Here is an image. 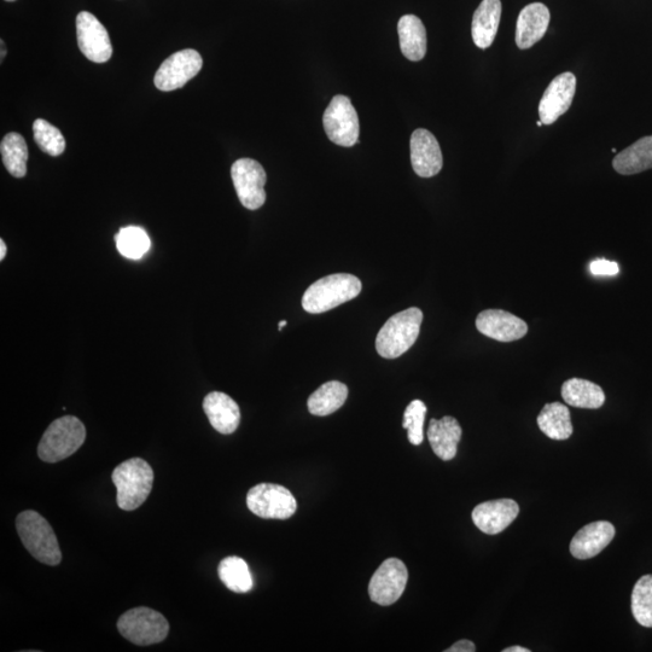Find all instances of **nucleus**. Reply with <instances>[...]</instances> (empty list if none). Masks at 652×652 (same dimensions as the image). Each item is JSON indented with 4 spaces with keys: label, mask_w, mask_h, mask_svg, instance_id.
<instances>
[{
    "label": "nucleus",
    "mask_w": 652,
    "mask_h": 652,
    "mask_svg": "<svg viewBox=\"0 0 652 652\" xmlns=\"http://www.w3.org/2000/svg\"><path fill=\"white\" fill-rule=\"evenodd\" d=\"M614 170L622 176L642 173L652 168V136L640 138L622 150L613 161Z\"/></svg>",
    "instance_id": "23"
},
{
    "label": "nucleus",
    "mask_w": 652,
    "mask_h": 652,
    "mask_svg": "<svg viewBox=\"0 0 652 652\" xmlns=\"http://www.w3.org/2000/svg\"><path fill=\"white\" fill-rule=\"evenodd\" d=\"M77 38L81 52L95 63H104L113 55L106 27L98 21L95 15L83 11L77 17Z\"/></svg>",
    "instance_id": "12"
},
{
    "label": "nucleus",
    "mask_w": 652,
    "mask_h": 652,
    "mask_svg": "<svg viewBox=\"0 0 652 652\" xmlns=\"http://www.w3.org/2000/svg\"><path fill=\"white\" fill-rule=\"evenodd\" d=\"M218 574L223 584L232 592L247 593L253 589V576L246 561L230 556L220 562Z\"/></svg>",
    "instance_id": "27"
},
{
    "label": "nucleus",
    "mask_w": 652,
    "mask_h": 652,
    "mask_svg": "<svg viewBox=\"0 0 652 652\" xmlns=\"http://www.w3.org/2000/svg\"><path fill=\"white\" fill-rule=\"evenodd\" d=\"M202 66V57L196 50L178 51L161 64L155 74V86L165 92L178 90L195 78Z\"/></svg>",
    "instance_id": "11"
},
{
    "label": "nucleus",
    "mask_w": 652,
    "mask_h": 652,
    "mask_svg": "<svg viewBox=\"0 0 652 652\" xmlns=\"http://www.w3.org/2000/svg\"><path fill=\"white\" fill-rule=\"evenodd\" d=\"M3 163L11 176L23 178L27 174L28 148L25 138L19 133H9L0 144Z\"/></svg>",
    "instance_id": "28"
},
{
    "label": "nucleus",
    "mask_w": 652,
    "mask_h": 652,
    "mask_svg": "<svg viewBox=\"0 0 652 652\" xmlns=\"http://www.w3.org/2000/svg\"><path fill=\"white\" fill-rule=\"evenodd\" d=\"M551 14L543 3L528 4L518 15L516 44L521 50L531 49L544 38L549 29Z\"/></svg>",
    "instance_id": "17"
},
{
    "label": "nucleus",
    "mask_w": 652,
    "mask_h": 652,
    "mask_svg": "<svg viewBox=\"0 0 652 652\" xmlns=\"http://www.w3.org/2000/svg\"><path fill=\"white\" fill-rule=\"evenodd\" d=\"M502 9L500 0H482L476 9L471 34L477 48L486 50L493 44L502 19Z\"/></svg>",
    "instance_id": "21"
},
{
    "label": "nucleus",
    "mask_w": 652,
    "mask_h": 652,
    "mask_svg": "<svg viewBox=\"0 0 652 652\" xmlns=\"http://www.w3.org/2000/svg\"><path fill=\"white\" fill-rule=\"evenodd\" d=\"M632 613L640 626L652 628V575H644L632 592Z\"/></svg>",
    "instance_id": "30"
},
{
    "label": "nucleus",
    "mask_w": 652,
    "mask_h": 652,
    "mask_svg": "<svg viewBox=\"0 0 652 652\" xmlns=\"http://www.w3.org/2000/svg\"><path fill=\"white\" fill-rule=\"evenodd\" d=\"M590 271L593 276L613 277L619 275L620 267L615 261L597 259L590 264Z\"/></svg>",
    "instance_id": "33"
},
{
    "label": "nucleus",
    "mask_w": 652,
    "mask_h": 652,
    "mask_svg": "<svg viewBox=\"0 0 652 652\" xmlns=\"http://www.w3.org/2000/svg\"><path fill=\"white\" fill-rule=\"evenodd\" d=\"M538 426L547 438L562 441L573 434L572 419L566 405L552 403L545 405L538 416Z\"/></svg>",
    "instance_id": "25"
},
{
    "label": "nucleus",
    "mask_w": 652,
    "mask_h": 652,
    "mask_svg": "<svg viewBox=\"0 0 652 652\" xmlns=\"http://www.w3.org/2000/svg\"><path fill=\"white\" fill-rule=\"evenodd\" d=\"M287 324H288L287 320H282V322L279 323V325H278V330H279V331H282V329L284 328V326L287 325Z\"/></svg>",
    "instance_id": "37"
},
{
    "label": "nucleus",
    "mask_w": 652,
    "mask_h": 652,
    "mask_svg": "<svg viewBox=\"0 0 652 652\" xmlns=\"http://www.w3.org/2000/svg\"><path fill=\"white\" fill-rule=\"evenodd\" d=\"M576 77L566 72L553 79L541 97L539 104L540 120L544 125H552L566 114L574 100Z\"/></svg>",
    "instance_id": "13"
},
{
    "label": "nucleus",
    "mask_w": 652,
    "mask_h": 652,
    "mask_svg": "<svg viewBox=\"0 0 652 652\" xmlns=\"http://www.w3.org/2000/svg\"><path fill=\"white\" fill-rule=\"evenodd\" d=\"M446 652H474L476 651L475 644L470 642V640L463 639L459 640L456 644H453L450 649L445 650Z\"/></svg>",
    "instance_id": "34"
},
{
    "label": "nucleus",
    "mask_w": 652,
    "mask_h": 652,
    "mask_svg": "<svg viewBox=\"0 0 652 652\" xmlns=\"http://www.w3.org/2000/svg\"><path fill=\"white\" fill-rule=\"evenodd\" d=\"M476 328L482 335L499 342H514L528 333L525 320L503 310H486L476 318Z\"/></svg>",
    "instance_id": "14"
},
{
    "label": "nucleus",
    "mask_w": 652,
    "mask_h": 652,
    "mask_svg": "<svg viewBox=\"0 0 652 652\" xmlns=\"http://www.w3.org/2000/svg\"><path fill=\"white\" fill-rule=\"evenodd\" d=\"M112 480L118 489L121 510L133 511L145 503L153 489L154 471L142 458H131L113 471Z\"/></svg>",
    "instance_id": "1"
},
{
    "label": "nucleus",
    "mask_w": 652,
    "mask_h": 652,
    "mask_svg": "<svg viewBox=\"0 0 652 652\" xmlns=\"http://www.w3.org/2000/svg\"><path fill=\"white\" fill-rule=\"evenodd\" d=\"M537 126H539V127L544 126L543 121H541V120L538 121V122H537Z\"/></svg>",
    "instance_id": "39"
},
{
    "label": "nucleus",
    "mask_w": 652,
    "mask_h": 652,
    "mask_svg": "<svg viewBox=\"0 0 652 652\" xmlns=\"http://www.w3.org/2000/svg\"><path fill=\"white\" fill-rule=\"evenodd\" d=\"M615 532V527L610 522H592L575 534L570 552L578 560L596 557L613 541Z\"/></svg>",
    "instance_id": "18"
},
{
    "label": "nucleus",
    "mask_w": 652,
    "mask_h": 652,
    "mask_svg": "<svg viewBox=\"0 0 652 652\" xmlns=\"http://www.w3.org/2000/svg\"><path fill=\"white\" fill-rule=\"evenodd\" d=\"M7 255V244L3 240H0V261H3Z\"/></svg>",
    "instance_id": "36"
},
{
    "label": "nucleus",
    "mask_w": 652,
    "mask_h": 652,
    "mask_svg": "<svg viewBox=\"0 0 652 652\" xmlns=\"http://www.w3.org/2000/svg\"><path fill=\"white\" fill-rule=\"evenodd\" d=\"M427 406L422 400H413L404 413L403 427L409 432V441L419 446L424 440V421H426Z\"/></svg>",
    "instance_id": "32"
},
{
    "label": "nucleus",
    "mask_w": 652,
    "mask_h": 652,
    "mask_svg": "<svg viewBox=\"0 0 652 652\" xmlns=\"http://www.w3.org/2000/svg\"><path fill=\"white\" fill-rule=\"evenodd\" d=\"M400 49L412 62L422 61L427 54V31L415 15H405L398 23Z\"/></svg>",
    "instance_id": "22"
},
{
    "label": "nucleus",
    "mask_w": 652,
    "mask_h": 652,
    "mask_svg": "<svg viewBox=\"0 0 652 652\" xmlns=\"http://www.w3.org/2000/svg\"><path fill=\"white\" fill-rule=\"evenodd\" d=\"M118 630L128 642L148 646L163 642L170 633V624L157 611L139 607L120 616Z\"/></svg>",
    "instance_id": "6"
},
{
    "label": "nucleus",
    "mask_w": 652,
    "mask_h": 652,
    "mask_svg": "<svg viewBox=\"0 0 652 652\" xmlns=\"http://www.w3.org/2000/svg\"><path fill=\"white\" fill-rule=\"evenodd\" d=\"M16 529L23 546L40 563L57 566L62 561V552L54 529L37 511L21 512L16 518Z\"/></svg>",
    "instance_id": "3"
},
{
    "label": "nucleus",
    "mask_w": 652,
    "mask_h": 652,
    "mask_svg": "<svg viewBox=\"0 0 652 652\" xmlns=\"http://www.w3.org/2000/svg\"><path fill=\"white\" fill-rule=\"evenodd\" d=\"M520 506L511 499L491 500L477 505L473 510V521L481 532L496 535L505 531L516 520Z\"/></svg>",
    "instance_id": "16"
},
{
    "label": "nucleus",
    "mask_w": 652,
    "mask_h": 652,
    "mask_svg": "<svg viewBox=\"0 0 652 652\" xmlns=\"http://www.w3.org/2000/svg\"><path fill=\"white\" fill-rule=\"evenodd\" d=\"M231 177L243 207L249 211H256L264 206L267 176L264 167L258 161L237 160L231 167Z\"/></svg>",
    "instance_id": "9"
},
{
    "label": "nucleus",
    "mask_w": 652,
    "mask_h": 652,
    "mask_svg": "<svg viewBox=\"0 0 652 652\" xmlns=\"http://www.w3.org/2000/svg\"><path fill=\"white\" fill-rule=\"evenodd\" d=\"M348 397L346 384L337 381L324 383L308 399V411L313 416H329L345 405Z\"/></svg>",
    "instance_id": "26"
},
{
    "label": "nucleus",
    "mask_w": 652,
    "mask_h": 652,
    "mask_svg": "<svg viewBox=\"0 0 652 652\" xmlns=\"http://www.w3.org/2000/svg\"><path fill=\"white\" fill-rule=\"evenodd\" d=\"M323 125L326 136L340 147L351 148L359 141V118L347 96L339 95L333 98L325 109Z\"/></svg>",
    "instance_id": "8"
},
{
    "label": "nucleus",
    "mask_w": 652,
    "mask_h": 652,
    "mask_svg": "<svg viewBox=\"0 0 652 652\" xmlns=\"http://www.w3.org/2000/svg\"><path fill=\"white\" fill-rule=\"evenodd\" d=\"M86 439V428L79 418L64 416L52 422L38 446L45 463H58L77 452Z\"/></svg>",
    "instance_id": "5"
},
{
    "label": "nucleus",
    "mask_w": 652,
    "mask_h": 652,
    "mask_svg": "<svg viewBox=\"0 0 652 652\" xmlns=\"http://www.w3.org/2000/svg\"><path fill=\"white\" fill-rule=\"evenodd\" d=\"M462 434L461 424L458 423L456 418L446 416L430 421L428 440L434 453L442 461H452L456 457Z\"/></svg>",
    "instance_id": "20"
},
{
    "label": "nucleus",
    "mask_w": 652,
    "mask_h": 652,
    "mask_svg": "<svg viewBox=\"0 0 652 652\" xmlns=\"http://www.w3.org/2000/svg\"><path fill=\"white\" fill-rule=\"evenodd\" d=\"M422 322L423 312L417 307L394 314L377 335V353L386 359L399 358L405 354L415 345L421 333Z\"/></svg>",
    "instance_id": "4"
},
{
    "label": "nucleus",
    "mask_w": 652,
    "mask_h": 652,
    "mask_svg": "<svg viewBox=\"0 0 652 652\" xmlns=\"http://www.w3.org/2000/svg\"><path fill=\"white\" fill-rule=\"evenodd\" d=\"M362 282L348 273H336L320 278L306 290L302 307L308 313L319 314L333 310L362 293Z\"/></svg>",
    "instance_id": "2"
},
{
    "label": "nucleus",
    "mask_w": 652,
    "mask_h": 652,
    "mask_svg": "<svg viewBox=\"0 0 652 652\" xmlns=\"http://www.w3.org/2000/svg\"><path fill=\"white\" fill-rule=\"evenodd\" d=\"M203 410L212 427L220 434L230 435L240 426V406L225 393H209L203 400Z\"/></svg>",
    "instance_id": "19"
},
{
    "label": "nucleus",
    "mask_w": 652,
    "mask_h": 652,
    "mask_svg": "<svg viewBox=\"0 0 652 652\" xmlns=\"http://www.w3.org/2000/svg\"><path fill=\"white\" fill-rule=\"evenodd\" d=\"M5 55H7V50H4V42L2 40V60H3Z\"/></svg>",
    "instance_id": "38"
},
{
    "label": "nucleus",
    "mask_w": 652,
    "mask_h": 652,
    "mask_svg": "<svg viewBox=\"0 0 652 652\" xmlns=\"http://www.w3.org/2000/svg\"><path fill=\"white\" fill-rule=\"evenodd\" d=\"M33 135L38 147L46 154L60 156L66 150V139L61 131L44 119L34 121Z\"/></svg>",
    "instance_id": "31"
},
{
    "label": "nucleus",
    "mask_w": 652,
    "mask_h": 652,
    "mask_svg": "<svg viewBox=\"0 0 652 652\" xmlns=\"http://www.w3.org/2000/svg\"><path fill=\"white\" fill-rule=\"evenodd\" d=\"M409 572L403 561L389 558L372 576L369 585V595L372 602L388 607L398 602L406 589Z\"/></svg>",
    "instance_id": "10"
},
{
    "label": "nucleus",
    "mask_w": 652,
    "mask_h": 652,
    "mask_svg": "<svg viewBox=\"0 0 652 652\" xmlns=\"http://www.w3.org/2000/svg\"><path fill=\"white\" fill-rule=\"evenodd\" d=\"M562 398L569 406L579 409L596 410L605 403L603 389L598 384L581 378H572L563 383Z\"/></svg>",
    "instance_id": "24"
},
{
    "label": "nucleus",
    "mask_w": 652,
    "mask_h": 652,
    "mask_svg": "<svg viewBox=\"0 0 652 652\" xmlns=\"http://www.w3.org/2000/svg\"><path fill=\"white\" fill-rule=\"evenodd\" d=\"M503 652H531V650L522 648V646H511V648L504 649Z\"/></svg>",
    "instance_id": "35"
},
{
    "label": "nucleus",
    "mask_w": 652,
    "mask_h": 652,
    "mask_svg": "<svg viewBox=\"0 0 652 652\" xmlns=\"http://www.w3.org/2000/svg\"><path fill=\"white\" fill-rule=\"evenodd\" d=\"M7 2H15V0H7Z\"/></svg>",
    "instance_id": "40"
},
{
    "label": "nucleus",
    "mask_w": 652,
    "mask_h": 652,
    "mask_svg": "<svg viewBox=\"0 0 652 652\" xmlns=\"http://www.w3.org/2000/svg\"><path fill=\"white\" fill-rule=\"evenodd\" d=\"M248 509L265 520H288L298 503L288 488L275 483H260L247 494Z\"/></svg>",
    "instance_id": "7"
},
{
    "label": "nucleus",
    "mask_w": 652,
    "mask_h": 652,
    "mask_svg": "<svg viewBox=\"0 0 652 652\" xmlns=\"http://www.w3.org/2000/svg\"><path fill=\"white\" fill-rule=\"evenodd\" d=\"M411 163L417 176L432 178L439 174L444 166L439 142L433 133L418 128L411 136Z\"/></svg>",
    "instance_id": "15"
},
{
    "label": "nucleus",
    "mask_w": 652,
    "mask_h": 652,
    "mask_svg": "<svg viewBox=\"0 0 652 652\" xmlns=\"http://www.w3.org/2000/svg\"><path fill=\"white\" fill-rule=\"evenodd\" d=\"M119 253L127 259L139 260L151 246L147 231L138 226H127L115 236Z\"/></svg>",
    "instance_id": "29"
}]
</instances>
